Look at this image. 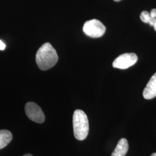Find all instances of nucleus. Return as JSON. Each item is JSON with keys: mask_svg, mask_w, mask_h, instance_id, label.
<instances>
[{"mask_svg": "<svg viewBox=\"0 0 156 156\" xmlns=\"http://www.w3.org/2000/svg\"><path fill=\"white\" fill-rule=\"evenodd\" d=\"M58 57L55 48L49 43L41 46L37 52L35 60L39 69L43 71L54 67L58 62Z\"/></svg>", "mask_w": 156, "mask_h": 156, "instance_id": "f257e3e1", "label": "nucleus"}, {"mask_svg": "<svg viewBox=\"0 0 156 156\" xmlns=\"http://www.w3.org/2000/svg\"><path fill=\"white\" fill-rule=\"evenodd\" d=\"M73 134L76 140H85L89 134V123L87 115L83 111L77 109L73 115Z\"/></svg>", "mask_w": 156, "mask_h": 156, "instance_id": "f03ea898", "label": "nucleus"}, {"mask_svg": "<svg viewBox=\"0 0 156 156\" xmlns=\"http://www.w3.org/2000/svg\"><path fill=\"white\" fill-rule=\"evenodd\" d=\"M83 31L86 35L90 37L100 38L105 33L106 27L98 20L92 19L84 24Z\"/></svg>", "mask_w": 156, "mask_h": 156, "instance_id": "7ed1b4c3", "label": "nucleus"}, {"mask_svg": "<svg viewBox=\"0 0 156 156\" xmlns=\"http://www.w3.org/2000/svg\"><path fill=\"white\" fill-rule=\"evenodd\" d=\"M25 112L27 117L34 122L42 123L45 122V115L37 104L33 102L27 103L25 106Z\"/></svg>", "mask_w": 156, "mask_h": 156, "instance_id": "20e7f679", "label": "nucleus"}, {"mask_svg": "<svg viewBox=\"0 0 156 156\" xmlns=\"http://www.w3.org/2000/svg\"><path fill=\"white\" fill-rule=\"evenodd\" d=\"M137 61L138 56L136 54L133 53H124L117 57L113 62L112 66L116 68L125 69L134 66Z\"/></svg>", "mask_w": 156, "mask_h": 156, "instance_id": "39448f33", "label": "nucleus"}, {"mask_svg": "<svg viewBox=\"0 0 156 156\" xmlns=\"http://www.w3.org/2000/svg\"><path fill=\"white\" fill-rule=\"evenodd\" d=\"M143 96L146 100H151L156 97V73L151 76L143 92Z\"/></svg>", "mask_w": 156, "mask_h": 156, "instance_id": "423d86ee", "label": "nucleus"}, {"mask_svg": "<svg viewBox=\"0 0 156 156\" xmlns=\"http://www.w3.org/2000/svg\"><path fill=\"white\" fill-rule=\"evenodd\" d=\"M128 151V141L125 138H122L118 142L115 149L112 154V156H125Z\"/></svg>", "mask_w": 156, "mask_h": 156, "instance_id": "0eeeda50", "label": "nucleus"}, {"mask_svg": "<svg viewBox=\"0 0 156 156\" xmlns=\"http://www.w3.org/2000/svg\"><path fill=\"white\" fill-rule=\"evenodd\" d=\"M12 140V134L6 129L0 130V149L4 148Z\"/></svg>", "mask_w": 156, "mask_h": 156, "instance_id": "6e6552de", "label": "nucleus"}, {"mask_svg": "<svg viewBox=\"0 0 156 156\" xmlns=\"http://www.w3.org/2000/svg\"><path fill=\"white\" fill-rule=\"evenodd\" d=\"M140 20L143 22L145 23H148L150 22L151 17L150 15V13H149L148 12L144 11L142 12V13H140Z\"/></svg>", "mask_w": 156, "mask_h": 156, "instance_id": "1a4fd4ad", "label": "nucleus"}, {"mask_svg": "<svg viewBox=\"0 0 156 156\" xmlns=\"http://www.w3.org/2000/svg\"><path fill=\"white\" fill-rule=\"evenodd\" d=\"M151 18H156V9H153L150 13Z\"/></svg>", "mask_w": 156, "mask_h": 156, "instance_id": "9d476101", "label": "nucleus"}, {"mask_svg": "<svg viewBox=\"0 0 156 156\" xmlns=\"http://www.w3.org/2000/svg\"><path fill=\"white\" fill-rule=\"evenodd\" d=\"M6 45L1 40H0V50H4L5 49Z\"/></svg>", "mask_w": 156, "mask_h": 156, "instance_id": "9b49d317", "label": "nucleus"}, {"mask_svg": "<svg viewBox=\"0 0 156 156\" xmlns=\"http://www.w3.org/2000/svg\"><path fill=\"white\" fill-rule=\"evenodd\" d=\"M153 27H154V30H155V31H156V23H154V24L153 25Z\"/></svg>", "mask_w": 156, "mask_h": 156, "instance_id": "f8f14e48", "label": "nucleus"}, {"mask_svg": "<svg viewBox=\"0 0 156 156\" xmlns=\"http://www.w3.org/2000/svg\"><path fill=\"white\" fill-rule=\"evenodd\" d=\"M23 156H33V155L31 154H25Z\"/></svg>", "mask_w": 156, "mask_h": 156, "instance_id": "ddd939ff", "label": "nucleus"}, {"mask_svg": "<svg viewBox=\"0 0 156 156\" xmlns=\"http://www.w3.org/2000/svg\"><path fill=\"white\" fill-rule=\"evenodd\" d=\"M151 156H156V153H153V154H152Z\"/></svg>", "mask_w": 156, "mask_h": 156, "instance_id": "4468645a", "label": "nucleus"}, {"mask_svg": "<svg viewBox=\"0 0 156 156\" xmlns=\"http://www.w3.org/2000/svg\"><path fill=\"white\" fill-rule=\"evenodd\" d=\"M115 1H116V2H119V1H121V0H114Z\"/></svg>", "mask_w": 156, "mask_h": 156, "instance_id": "2eb2a0df", "label": "nucleus"}]
</instances>
